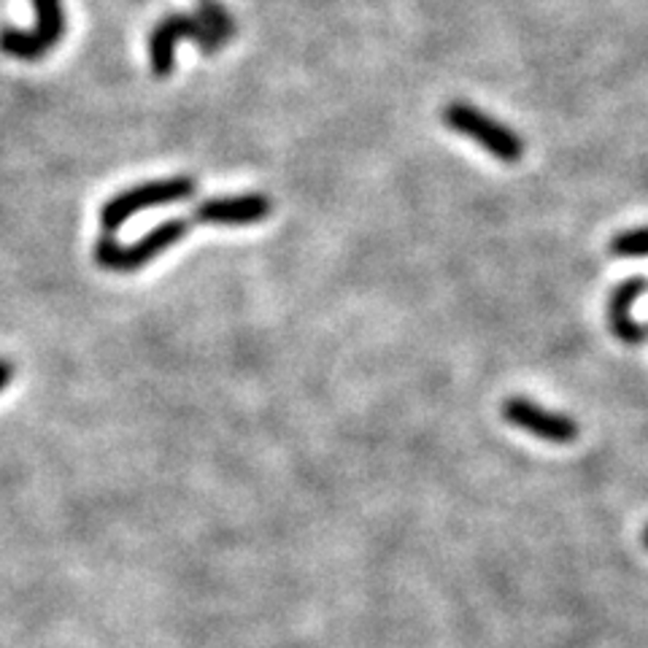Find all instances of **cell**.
<instances>
[{
  "mask_svg": "<svg viewBox=\"0 0 648 648\" xmlns=\"http://www.w3.org/2000/svg\"><path fill=\"white\" fill-rule=\"evenodd\" d=\"M189 222L185 220H168L163 225H157L154 231L141 235L136 244L122 246L117 244L111 233H103L95 244V260L103 271L111 273H136L143 266H149L152 260H157L163 251H168L170 246L179 244L181 238H187Z\"/></svg>",
  "mask_w": 648,
  "mask_h": 648,
  "instance_id": "cell-1",
  "label": "cell"
},
{
  "mask_svg": "<svg viewBox=\"0 0 648 648\" xmlns=\"http://www.w3.org/2000/svg\"><path fill=\"white\" fill-rule=\"evenodd\" d=\"M181 38H189L205 55H216L225 47L220 36L200 20L198 14H168L149 33V57H152V73L165 79L176 68V47Z\"/></svg>",
  "mask_w": 648,
  "mask_h": 648,
  "instance_id": "cell-2",
  "label": "cell"
},
{
  "mask_svg": "<svg viewBox=\"0 0 648 648\" xmlns=\"http://www.w3.org/2000/svg\"><path fill=\"white\" fill-rule=\"evenodd\" d=\"M195 185L192 176H174V179H160L146 181V185L122 189L119 195H114L111 200H106L101 209V227L103 233H117L130 216H136L143 209H160V205L181 203V200L192 198Z\"/></svg>",
  "mask_w": 648,
  "mask_h": 648,
  "instance_id": "cell-3",
  "label": "cell"
},
{
  "mask_svg": "<svg viewBox=\"0 0 648 648\" xmlns=\"http://www.w3.org/2000/svg\"><path fill=\"white\" fill-rule=\"evenodd\" d=\"M440 117H444V122L449 125L455 133L481 143V146H484L492 157L500 160V163L510 165L519 163V160L525 157V141H521V136H516L508 125L497 122V119L479 111V108L470 106V103H446Z\"/></svg>",
  "mask_w": 648,
  "mask_h": 648,
  "instance_id": "cell-4",
  "label": "cell"
},
{
  "mask_svg": "<svg viewBox=\"0 0 648 648\" xmlns=\"http://www.w3.org/2000/svg\"><path fill=\"white\" fill-rule=\"evenodd\" d=\"M33 9H36V31H16V27L0 31V51L14 60H42L66 36L62 0H33Z\"/></svg>",
  "mask_w": 648,
  "mask_h": 648,
  "instance_id": "cell-5",
  "label": "cell"
},
{
  "mask_svg": "<svg viewBox=\"0 0 648 648\" xmlns=\"http://www.w3.org/2000/svg\"><path fill=\"white\" fill-rule=\"evenodd\" d=\"M503 419L514 427L527 429L532 438L549 440V444H573L578 438L576 419L543 409L527 398H508L503 403Z\"/></svg>",
  "mask_w": 648,
  "mask_h": 648,
  "instance_id": "cell-6",
  "label": "cell"
},
{
  "mask_svg": "<svg viewBox=\"0 0 648 648\" xmlns=\"http://www.w3.org/2000/svg\"><path fill=\"white\" fill-rule=\"evenodd\" d=\"M271 211H273V203L268 195L249 192V195H235V198L203 200V203L192 211V220L198 222V225L244 227V225H257V222L268 220Z\"/></svg>",
  "mask_w": 648,
  "mask_h": 648,
  "instance_id": "cell-7",
  "label": "cell"
},
{
  "mask_svg": "<svg viewBox=\"0 0 648 648\" xmlns=\"http://www.w3.org/2000/svg\"><path fill=\"white\" fill-rule=\"evenodd\" d=\"M646 276H629L618 281L611 290V295H608V327H611L613 335L622 343H627V346H640L648 338L646 327L633 319V303L638 301L640 295H646Z\"/></svg>",
  "mask_w": 648,
  "mask_h": 648,
  "instance_id": "cell-8",
  "label": "cell"
},
{
  "mask_svg": "<svg viewBox=\"0 0 648 648\" xmlns=\"http://www.w3.org/2000/svg\"><path fill=\"white\" fill-rule=\"evenodd\" d=\"M198 16L205 22V25L211 27V31L216 33V36L222 38V42H231L235 36V31H238V25H235V20L231 16V11L225 9V5L220 3V0H200V9H198Z\"/></svg>",
  "mask_w": 648,
  "mask_h": 648,
  "instance_id": "cell-9",
  "label": "cell"
},
{
  "mask_svg": "<svg viewBox=\"0 0 648 648\" xmlns=\"http://www.w3.org/2000/svg\"><path fill=\"white\" fill-rule=\"evenodd\" d=\"M608 251L613 257H648V227L616 233L608 240Z\"/></svg>",
  "mask_w": 648,
  "mask_h": 648,
  "instance_id": "cell-10",
  "label": "cell"
},
{
  "mask_svg": "<svg viewBox=\"0 0 648 648\" xmlns=\"http://www.w3.org/2000/svg\"><path fill=\"white\" fill-rule=\"evenodd\" d=\"M11 378H14V365H11L9 360H0V392L9 387Z\"/></svg>",
  "mask_w": 648,
  "mask_h": 648,
  "instance_id": "cell-11",
  "label": "cell"
},
{
  "mask_svg": "<svg viewBox=\"0 0 648 648\" xmlns=\"http://www.w3.org/2000/svg\"><path fill=\"white\" fill-rule=\"evenodd\" d=\"M640 538H644V546L648 549V527H646V530H644V535H640Z\"/></svg>",
  "mask_w": 648,
  "mask_h": 648,
  "instance_id": "cell-12",
  "label": "cell"
},
{
  "mask_svg": "<svg viewBox=\"0 0 648 648\" xmlns=\"http://www.w3.org/2000/svg\"><path fill=\"white\" fill-rule=\"evenodd\" d=\"M646 330H648V327H646Z\"/></svg>",
  "mask_w": 648,
  "mask_h": 648,
  "instance_id": "cell-13",
  "label": "cell"
}]
</instances>
